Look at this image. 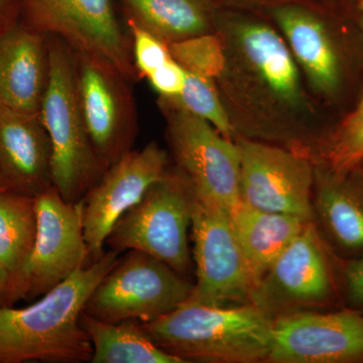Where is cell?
Listing matches in <instances>:
<instances>
[{"label": "cell", "mask_w": 363, "mask_h": 363, "mask_svg": "<svg viewBox=\"0 0 363 363\" xmlns=\"http://www.w3.org/2000/svg\"><path fill=\"white\" fill-rule=\"evenodd\" d=\"M118 252H104L23 308H0V363L91 362L89 335L81 316L91 294L116 266Z\"/></svg>", "instance_id": "cell-1"}, {"label": "cell", "mask_w": 363, "mask_h": 363, "mask_svg": "<svg viewBox=\"0 0 363 363\" xmlns=\"http://www.w3.org/2000/svg\"><path fill=\"white\" fill-rule=\"evenodd\" d=\"M162 350L185 362H267L274 319L252 303L209 306L186 301L150 323H138Z\"/></svg>", "instance_id": "cell-2"}, {"label": "cell", "mask_w": 363, "mask_h": 363, "mask_svg": "<svg viewBox=\"0 0 363 363\" xmlns=\"http://www.w3.org/2000/svg\"><path fill=\"white\" fill-rule=\"evenodd\" d=\"M50 73L40 116L52 149V184L67 202L78 203L107 168L86 128L77 88L76 52L65 40L47 35Z\"/></svg>", "instance_id": "cell-3"}, {"label": "cell", "mask_w": 363, "mask_h": 363, "mask_svg": "<svg viewBox=\"0 0 363 363\" xmlns=\"http://www.w3.org/2000/svg\"><path fill=\"white\" fill-rule=\"evenodd\" d=\"M193 200L188 182L176 169H169L142 200L119 218L105 245L118 253H147L185 276L192 266L188 231Z\"/></svg>", "instance_id": "cell-4"}, {"label": "cell", "mask_w": 363, "mask_h": 363, "mask_svg": "<svg viewBox=\"0 0 363 363\" xmlns=\"http://www.w3.org/2000/svg\"><path fill=\"white\" fill-rule=\"evenodd\" d=\"M193 286L162 260L128 250L91 294L84 313L111 323H150L185 303Z\"/></svg>", "instance_id": "cell-5"}, {"label": "cell", "mask_w": 363, "mask_h": 363, "mask_svg": "<svg viewBox=\"0 0 363 363\" xmlns=\"http://www.w3.org/2000/svg\"><path fill=\"white\" fill-rule=\"evenodd\" d=\"M167 116V135L176 169L195 197L228 213L240 204V152L200 117L160 101Z\"/></svg>", "instance_id": "cell-6"}, {"label": "cell", "mask_w": 363, "mask_h": 363, "mask_svg": "<svg viewBox=\"0 0 363 363\" xmlns=\"http://www.w3.org/2000/svg\"><path fill=\"white\" fill-rule=\"evenodd\" d=\"M20 23L104 60L133 83L140 80L130 35L124 32L111 0H21Z\"/></svg>", "instance_id": "cell-7"}, {"label": "cell", "mask_w": 363, "mask_h": 363, "mask_svg": "<svg viewBox=\"0 0 363 363\" xmlns=\"http://www.w3.org/2000/svg\"><path fill=\"white\" fill-rule=\"evenodd\" d=\"M196 278L189 302L250 304L257 283L223 208L195 197L191 213Z\"/></svg>", "instance_id": "cell-8"}, {"label": "cell", "mask_w": 363, "mask_h": 363, "mask_svg": "<svg viewBox=\"0 0 363 363\" xmlns=\"http://www.w3.org/2000/svg\"><path fill=\"white\" fill-rule=\"evenodd\" d=\"M76 65L86 128L95 152L108 169L133 150L138 136L133 83L111 64L90 55L76 52Z\"/></svg>", "instance_id": "cell-9"}, {"label": "cell", "mask_w": 363, "mask_h": 363, "mask_svg": "<svg viewBox=\"0 0 363 363\" xmlns=\"http://www.w3.org/2000/svg\"><path fill=\"white\" fill-rule=\"evenodd\" d=\"M37 231L26 267L23 300L49 292L86 264L82 202H67L54 186L35 196Z\"/></svg>", "instance_id": "cell-10"}, {"label": "cell", "mask_w": 363, "mask_h": 363, "mask_svg": "<svg viewBox=\"0 0 363 363\" xmlns=\"http://www.w3.org/2000/svg\"><path fill=\"white\" fill-rule=\"evenodd\" d=\"M238 145L240 201L313 220L315 171L309 157L255 140H240Z\"/></svg>", "instance_id": "cell-11"}, {"label": "cell", "mask_w": 363, "mask_h": 363, "mask_svg": "<svg viewBox=\"0 0 363 363\" xmlns=\"http://www.w3.org/2000/svg\"><path fill=\"white\" fill-rule=\"evenodd\" d=\"M168 169L166 150L157 143H150L142 150H130L109 167L81 200L85 242L93 260L104 255L107 238L119 218L140 202Z\"/></svg>", "instance_id": "cell-12"}, {"label": "cell", "mask_w": 363, "mask_h": 363, "mask_svg": "<svg viewBox=\"0 0 363 363\" xmlns=\"http://www.w3.org/2000/svg\"><path fill=\"white\" fill-rule=\"evenodd\" d=\"M267 362L335 363L363 359V317L354 312L286 313L274 319Z\"/></svg>", "instance_id": "cell-13"}, {"label": "cell", "mask_w": 363, "mask_h": 363, "mask_svg": "<svg viewBox=\"0 0 363 363\" xmlns=\"http://www.w3.org/2000/svg\"><path fill=\"white\" fill-rule=\"evenodd\" d=\"M331 293L330 271L311 221L260 279L252 303L274 319L322 305Z\"/></svg>", "instance_id": "cell-14"}, {"label": "cell", "mask_w": 363, "mask_h": 363, "mask_svg": "<svg viewBox=\"0 0 363 363\" xmlns=\"http://www.w3.org/2000/svg\"><path fill=\"white\" fill-rule=\"evenodd\" d=\"M52 149L40 114L0 107V175L9 190L35 196L52 186Z\"/></svg>", "instance_id": "cell-15"}, {"label": "cell", "mask_w": 363, "mask_h": 363, "mask_svg": "<svg viewBox=\"0 0 363 363\" xmlns=\"http://www.w3.org/2000/svg\"><path fill=\"white\" fill-rule=\"evenodd\" d=\"M49 73L47 35L21 23L0 33V107L40 114Z\"/></svg>", "instance_id": "cell-16"}, {"label": "cell", "mask_w": 363, "mask_h": 363, "mask_svg": "<svg viewBox=\"0 0 363 363\" xmlns=\"http://www.w3.org/2000/svg\"><path fill=\"white\" fill-rule=\"evenodd\" d=\"M235 45L262 87L283 106L304 104L297 62L288 44L271 26L247 21L236 28Z\"/></svg>", "instance_id": "cell-17"}, {"label": "cell", "mask_w": 363, "mask_h": 363, "mask_svg": "<svg viewBox=\"0 0 363 363\" xmlns=\"http://www.w3.org/2000/svg\"><path fill=\"white\" fill-rule=\"evenodd\" d=\"M274 20L289 48L315 90L332 95L341 83V63L326 26L307 9L281 6L274 11Z\"/></svg>", "instance_id": "cell-18"}, {"label": "cell", "mask_w": 363, "mask_h": 363, "mask_svg": "<svg viewBox=\"0 0 363 363\" xmlns=\"http://www.w3.org/2000/svg\"><path fill=\"white\" fill-rule=\"evenodd\" d=\"M229 216L257 283L308 223L313 221L297 215L264 211L242 202L234 208Z\"/></svg>", "instance_id": "cell-19"}, {"label": "cell", "mask_w": 363, "mask_h": 363, "mask_svg": "<svg viewBox=\"0 0 363 363\" xmlns=\"http://www.w3.org/2000/svg\"><path fill=\"white\" fill-rule=\"evenodd\" d=\"M35 231V196L13 190L0 193V269L6 278L13 305L23 300Z\"/></svg>", "instance_id": "cell-20"}, {"label": "cell", "mask_w": 363, "mask_h": 363, "mask_svg": "<svg viewBox=\"0 0 363 363\" xmlns=\"http://www.w3.org/2000/svg\"><path fill=\"white\" fill-rule=\"evenodd\" d=\"M81 325L92 343V363H184L152 342L138 322L111 323L83 312Z\"/></svg>", "instance_id": "cell-21"}, {"label": "cell", "mask_w": 363, "mask_h": 363, "mask_svg": "<svg viewBox=\"0 0 363 363\" xmlns=\"http://www.w3.org/2000/svg\"><path fill=\"white\" fill-rule=\"evenodd\" d=\"M125 21L149 30L167 44L210 33L203 0H119Z\"/></svg>", "instance_id": "cell-22"}, {"label": "cell", "mask_w": 363, "mask_h": 363, "mask_svg": "<svg viewBox=\"0 0 363 363\" xmlns=\"http://www.w3.org/2000/svg\"><path fill=\"white\" fill-rule=\"evenodd\" d=\"M316 212L325 228L340 247L363 250V201L354 192L322 176L316 177Z\"/></svg>", "instance_id": "cell-23"}, {"label": "cell", "mask_w": 363, "mask_h": 363, "mask_svg": "<svg viewBox=\"0 0 363 363\" xmlns=\"http://www.w3.org/2000/svg\"><path fill=\"white\" fill-rule=\"evenodd\" d=\"M212 79L188 73L185 87L181 94L172 99L160 97V101L178 107L200 117L229 138L233 133V124L222 104Z\"/></svg>", "instance_id": "cell-24"}, {"label": "cell", "mask_w": 363, "mask_h": 363, "mask_svg": "<svg viewBox=\"0 0 363 363\" xmlns=\"http://www.w3.org/2000/svg\"><path fill=\"white\" fill-rule=\"evenodd\" d=\"M172 58L188 73L218 79L225 73L226 51L218 35L207 33L169 43Z\"/></svg>", "instance_id": "cell-25"}, {"label": "cell", "mask_w": 363, "mask_h": 363, "mask_svg": "<svg viewBox=\"0 0 363 363\" xmlns=\"http://www.w3.org/2000/svg\"><path fill=\"white\" fill-rule=\"evenodd\" d=\"M328 159L337 173L348 171L363 162V97L334 138Z\"/></svg>", "instance_id": "cell-26"}, {"label": "cell", "mask_w": 363, "mask_h": 363, "mask_svg": "<svg viewBox=\"0 0 363 363\" xmlns=\"http://www.w3.org/2000/svg\"><path fill=\"white\" fill-rule=\"evenodd\" d=\"M133 47V64L140 79L147 78L155 70L172 60L169 45L149 30L126 21Z\"/></svg>", "instance_id": "cell-27"}, {"label": "cell", "mask_w": 363, "mask_h": 363, "mask_svg": "<svg viewBox=\"0 0 363 363\" xmlns=\"http://www.w3.org/2000/svg\"><path fill=\"white\" fill-rule=\"evenodd\" d=\"M186 78L187 72L172 59L152 72L147 79L160 97L172 99L181 94L185 87Z\"/></svg>", "instance_id": "cell-28"}, {"label": "cell", "mask_w": 363, "mask_h": 363, "mask_svg": "<svg viewBox=\"0 0 363 363\" xmlns=\"http://www.w3.org/2000/svg\"><path fill=\"white\" fill-rule=\"evenodd\" d=\"M345 286L350 302L363 307V257L346 267Z\"/></svg>", "instance_id": "cell-29"}, {"label": "cell", "mask_w": 363, "mask_h": 363, "mask_svg": "<svg viewBox=\"0 0 363 363\" xmlns=\"http://www.w3.org/2000/svg\"><path fill=\"white\" fill-rule=\"evenodd\" d=\"M21 11V0H0V33L20 23Z\"/></svg>", "instance_id": "cell-30"}, {"label": "cell", "mask_w": 363, "mask_h": 363, "mask_svg": "<svg viewBox=\"0 0 363 363\" xmlns=\"http://www.w3.org/2000/svg\"><path fill=\"white\" fill-rule=\"evenodd\" d=\"M7 306H13V304L6 278L0 269V308L7 307Z\"/></svg>", "instance_id": "cell-31"}, {"label": "cell", "mask_w": 363, "mask_h": 363, "mask_svg": "<svg viewBox=\"0 0 363 363\" xmlns=\"http://www.w3.org/2000/svg\"><path fill=\"white\" fill-rule=\"evenodd\" d=\"M9 190V186L6 183V181L4 180L2 176L0 175V193L4 192V191Z\"/></svg>", "instance_id": "cell-32"}, {"label": "cell", "mask_w": 363, "mask_h": 363, "mask_svg": "<svg viewBox=\"0 0 363 363\" xmlns=\"http://www.w3.org/2000/svg\"><path fill=\"white\" fill-rule=\"evenodd\" d=\"M360 14H362V21L363 26V0L362 1V4H360Z\"/></svg>", "instance_id": "cell-33"}]
</instances>
